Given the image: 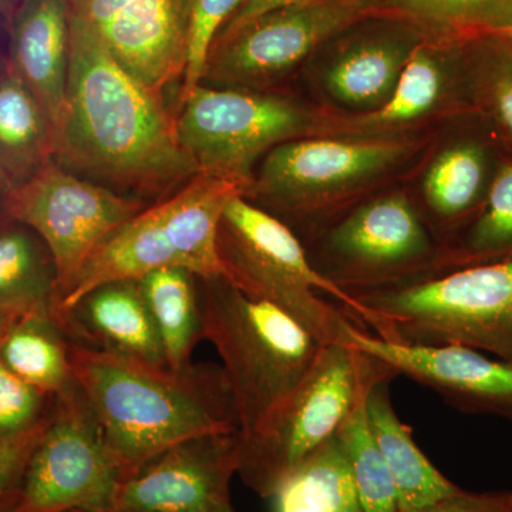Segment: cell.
Masks as SVG:
<instances>
[{
    "mask_svg": "<svg viewBox=\"0 0 512 512\" xmlns=\"http://www.w3.org/2000/svg\"><path fill=\"white\" fill-rule=\"evenodd\" d=\"M376 0H313L265 13L212 46L200 84L259 89L350 28Z\"/></svg>",
    "mask_w": 512,
    "mask_h": 512,
    "instance_id": "8fae6325",
    "label": "cell"
},
{
    "mask_svg": "<svg viewBox=\"0 0 512 512\" xmlns=\"http://www.w3.org/2000/svg\"><path fill=\"white\" fill-rule=\"evenodd\" d=\"M19 315H22V313L0 312V338H2V335L6 332V329L9 328L10 323L18 318Z\"/></svg>",
    "mask_w": 512,
    "mask_h": 512,
    "instance_id": "ab89813d",
    "label": "cell"
},
{
    "mask_svg": "<svg viewBox=\"0 0 512 512\" xmlns=\"http://www.w3.org/2000/svg\"><path fill=\"white\" fill-rule=\"evenodd\" d=\"M349 346L375 357L439 394L460 412L488 414L512 423V365L464 346L387 342L353 325Z\"/></svg>",
    "mask_w": 512,
    "mask_h": 512,
    "instance_id": "2e32d148",
    "label": "cell"
},
{
    "mask_svg": "<svg viewBox=\"0 0 512 512\" xmlns=\"http://www.w3.org/2000/svg\"><path fill=\"white\" fill-rule=\"evenodd\" d=\"M446 69L430 50L416 47L390 99L360 121L365 127H390L420 119L437 106L447 83Z\"/></svg>",
    "mask_w": 512,
    "mask_h": 512,
    "instance_id": "4dcf8cb0",
    "label": "cell"
},
{
    "mask_svg": "<svg viewBox=\"0 0 512 512\" xmlns=\"http://www.w3.org/2000/svg\"><path fill=\"white\" fill-rule=\"evenodd\" d=\"M50 416L23 436L0 439V501L18 500L30 457L49 426Z\"/></svg>",
    "mask_w": 512,
    "mask_h": 512,
    "instance_id": "836d02e7",
    "label": "cell"
},
{
    "mask_svg": "<svg viewBox=\"0 0 512 512\" xmlns=\"http://www.w3.org/2000/svg\"><path fill=\"white\" fill-rule=\"evenodd\" d=\"M15 190V185L12 184L8 174L5 173L2 165H0V215L5 214L6 207H8L10 198H12Z\"/></svg>",
    "mask_w": 512,
    "mask_h": 512,
    "instance_id": "8d00e7d4",
    "label": "cell"
},
{
    "mask_svg": "<svg viewBox=\"0 0 512 512\" xmlns=\"http://www.w3.org/2000/svg\"><path fill=\"white\" fill-rule=\"evenodd\" d=\"M498 147L503 148L485 120L481 131L457 138L437 154L424 177V197L437 220L463 228L473 217L507 156Z\"/></svg>",
    "mask_w": 512,
    "mask_h": 512,
    "instance_id": "d6986e66",
    "label": "cell"
},
{
    "mask_svg": "<svg viewBox=\"0 0 512 512\" xmlns=\"http://www.w3.org/2000/svg\"><path fill=\"white\" fill-rule=\"evenodd\" d=\"M72 16L141 83L164 93L183 82L188 0H70Z\"/></svg>",
    "mask_w": 512,
    "mask_h": 512,
    "instance_id": "5bb4252c",
    "label": "cell"
},
{
    "mask_svg": "<svg viewBox=\"0 0 512 512\" xmlns=\"http://www.w3.org/2000/svg\"><path fill=\"white\" fill-rule=\"evenodd\" d=\"M6 46H8V22L0 16V60L6 57Z\"/></svg>",
    "mask_w": 512,
    "mask_h": 512,
    "instance_id": "f35d334b",
    "label": "cell"
},
{
    "mask_svg": "<svg viewBox=\"0 0 512 512\" xmlns=\"http://www.w3.org/2000/svg\"><path fill=\"white\" fill-rule=\"evenodd\" d=\"M218 252L232 285L274 303L322 345H349L359 303L320 274L284 221L238 195L222 214Z\"/></svg>",
    "mask_w": 512,
    "mask_h": 512,
    "instance_id": "5b68a950",
    "label": "cell"
},
{
    "mask_svg": "<svg viewBox=\"0 0 512 512\" xmlns=\"http://www.w3.org/2000/svg\"><path fill=\"white\" fill-rule=\"evenodd\" d=\"M392 380L386 377L373 384L366 397L367 417L392 477L397 511L417 512L463 488L433 466L414 441L412 429L397 416L390 397Z\"/></svg>",
    "mask_w": 512,
    "mask_h": 512,
    "instance_id": "ffe728a7",
    "label": "cell"
},
{
    "mask_svg": "<svg viewBox=\"0 0 512 512\" xmlns=\"http://www.w3.org/2000/svg\"><path fill=\"white\" fill-rule=\"evenodd\" d=\"M178 141L200 174L251 190L259 157L311 133L318 120L298 101L249 89L198 84L178 101Z\"/></svg>",
    "mask_w": 512,
    "mask_h": 512,
    "instance_id": "ba28073f",
    "label": "cell"
},
{
    "mask_svg": "<svg viewBox=\"0 0 512 512\" xmlns=\"http://www.w3.org/2000/svg\"><path fill=\"white\" fill-rule=\"evenodd\" d=\"M392 367L349 345H323L301 383L271 416L238 433V474L247 487L271 498L289 473L335 436L357 396Z\"/></svg>",
    "mask_w": 512,
    "mask_h": 512,
    "instance_id": "52a82bcc",
    "label": "cell"
},
{
    "mask_svg": "<svg viewBox=\"0 0 512 512\" xmlns=\"http://www.w3.org/2000/svg\"><path fill=\"white\" fill-rule=\"evenodd\" d=\"M202 328L222 360L239 419L254 431L309 372L322 343L274 303L224 278H200Z\"/></svg>",
    "mask_w": 512,
    "mask_h": 512,
    "instance_id": "277c9868",
    "label": "cell"
},
{
    "mask_svg": "<svg viewBox=\"0 0 512 512\" xmlns=\"http://www.w3.org/2000/svg\"><path fill=\"white\" fill-rule=\"evenodd\" d=\"M414 49L409 36L389 29L357 37L330 62L326 89L352 109L379 110L392 96Z\"/></svg>",
    "mask_w": 512,
    "mask_h": 512,
    "instance_id": "44dd1931",
    "label": "cell"
},
{
    "mask_svg": "<svg viewBox=\"0 0 512 512\" xmlns=\"http://www.w3.org/2000/svg\"><path fill=\"white\" fill-rule=\"evenodd\" d=\"M53 160L143 202L163 200L200 174L178 141L163 94L127 72L74 16Z\"/></svg>",
    "mask_w": 512,
    "mask_h": 512,
    "instance_id": "6da1fadb",
    "label": "cell"
},
{
    "mask_svg": "<svg viewBox=\"0 0 512 512\" xmlns=\"http://www.w3.org/2000/svg\"><path fill=\"white\" fill-rule=\"evenodd\" d=\"M0 360L47 396L74 383L69 339L52 312L22 313L0 338Z\"/></svg>",
    "mask_w": 512,
    "mask_h": 512,
    "instance_id": "cb8c5ba5",
    "label": "cell"
},
{
    "mask_svg": "<svg viewBox=\"0 0 512 512\" xmlns=\"http://www.w3.org/2000/svg\"><path fill=\"white\" fill-rule=\"evenodd\" d=\"M144 208L143 201L84 180L52 160L16 188L5 214L45 241L56 265L60 306L100 245Z\"/></svg>",
    "mask_w": 512,
    "mask_h": 512,
    "instance_id": "30bf717a",
    "label": "cell"
},
{
    "mask_svg": "<svg viewBox=\"0 0 512 512\" xmlns=\"http://www.w3.org/2000/svg\"><path fill=\"white\" fill-rule=\"evenodd\" d=\"M26 0H0V16L9 23L16 10L25 3Z\"/></svg>",
    "mask_w": 512,
    "mask_h": 512,
    "instance_id": "74e56055",
    "label": "cell"
},
{
    "mask_svg": "<svg viewBox=\"0 0 512 512\" xmlns=\"http://www.w3.org/2000/svg\"><path fill=\"white\" fill-rule=\"evenodd\" d=\"M306 2H313V0H245L241 8L237 10V13L232 16L231 20L225 25V28L222 29V32L218 35L215 42L234 35L239 29L244 28L249 22L259 18V16L265 15V13Z\"/></svg>",
    "mask_w": 512,
    "mask_h": 512,
    "instance_id": "d590c367",
    "label": "cell"
},
{
    "mask_svg": "<svg viewBox=\"0 0 512 512\" xmlns=\"http://www.w3.org/2000/svg\"><path fill=\"white\" fill-rule=\"evenodd\" d=\"M18 500L0 501V512H15Z\"/></svg>",
    "mask_w": 512,
    "mask_h": 512,
    "instance_id": "60d3db41",
    "label": "cell"
},
{
    "mask_svg": "<svg viewBox=\"0 0 512 512\" xmlns=\"http://www.w3.org/2000/svg\"><path fill=\"white\" fill-rule=\"evenodd\" d=\"M359 326L387 342L464 346L512 365V258L349 293Z\"/></svg>",
    "mask_w": 512,
    "mask_h": 512,
    "instance_id": "3957f363",
    "label": "cell"
},
{
    "mask_svg": "<svg viewBox=\"0 0 512 512\" xmlns=\"http://www.w3.org/2000/svg\"><path fill=\"white\" fill-rule=\"evenodd\" d=\"M70 23V0H26L8 23L9 66L45 107L55 131L66 97Z\"/></svg>",
    "mask_w": 512,
    "mask_h": 512,
    "instance_id": "ac0fdd59",
    "label": "cell"
},
{
    "mask_svg": "<svg viewBox=\"0 0 512 512\" xmlns=\"http://www.w3.org/2000/svg\"><path fill=\"white\" fill-rule=\"evenodd\" d=\"M67 512H86V511H67Z\"/></svg>",
    "mask_w": 512,
    "mask_h": 512,
    "instance_id": "ee69618b",
    "label": "cell"
},
{
    "mask_svg": "<svg viewBox=\"0 0 512 512\" xmlns=\"http://www.w3.org/2000/svg\"><path fill=\"white\" fill-rule=\"evenodd\" d=\"M53 397L10 372L0 360V439L23 436L50 416Z\"/></svg>",
    "mask_w": 512,
    "mask_h": 512,
    "instance_id": "d6a6232c",
    "label": "cell"
},
{
    "mask_svg": "<svg viewBox=\"0 0 512 512\" xmlns=\"http://www.w3.org/2000/svg\"><path fill=\"white\" fill-rule=\"evenodd\" d=\"M138 281L160 336L167 366L181 369L190 365L192 352L204 339L200 276L183 268H164Z\"/></svg>",
    "mask_w": 512,
    "mask_h": 512,
    "instance_id": "d4e9b609",
    "label": "cell"
},
{
    "mask_svg": "<svg viewBox=\"0 0 512 512\" xmlns=\"http://www.w3.org/2000/svg\"><path fill=\"white\" fill-rule=\"evenodd\" d=\"M238 473V433L181 441L120 481L109 512H222Z\"/></svg>",
    "mask_w": 512,
    "mask_h": 512,
    "instance_id": "9a60e30c",
    "label": "cell"
},
{
    "mask_svg": "<svg viewBox=\"0 0 512 512\" xmlns=\"http://www.w3.org/2000/svg\"><path fill=\"white\" fill-rule=\"evenodd\" d=\"M244 185L197 174L110 235L84 265L56 315L97 286L143 278L164 268H183L200 278L227 279L218 252V228Z\"/></svg>",
    "mask_w": 512,
    "mask_h": 512,
    "instance_id": "8992f818",
    "label": "cell"
},
{
    "mask_svg": "<svg viewBox=\"0 0 512 512\" xmlns=\"http://www.w3.org/2000/svg\"><path fill=\"white\" fill-rule=\"evenodd\" d=\"M56 131L39 99L0 60V165L22 187L55 157Z\"/></svg>",
    "mask_w": 512,
    "mask_h": 512,
    "instance_id": "7402d4cb",
    "label": "cell"
},
{
    "mask_svg": "<svg viewBox=\"0 0 512 512\" xmlns=\"http://www.w3.org/2000/svg\"><path fill=\"white\" fill-rule=\"evenodd\" d=\"M386 5L458 43L512 29V0H386Z\"/></svg>",
    "mask_w": 512,
    "mask_h": 512,
    "instance_id": "f546056e",
    "label": "cell"
},
{
    "mask_svg": "<svg viewBox=\"0 0 512 512\" xmlns=\"http://www.w3.org/2000/svg\"><path fill=\"white\" fill-rule=\"evenodd\" d=\"M119 483L96 414L74 382L53 397L15 512H109Z\"/></svg>",
    "mask_w": 512,
    "mask_h": 512,
    "instance_id": "9c48e42d",
    "label": "cell"
},
{
    "mask_svg": "<svg viewBox=\"0 0 512 512\" xmlns=\"http://www.w3.org/2000/svg\"><path fill=\"white\" fill-rule=\"evenodd\" d=\"M245 0H188L187 64L178 101L201 83L212 46Z\"/></svg>",
    "mask_w": 512,
    "mask_h": 512,
    "instance_id": "1f68e13d",
    "label": "cell"
},
{
    "mask_svg": "<svg viewBox=\"0 0 512 512\" xmlns=\"http://www.w3.org/2000/svg\"><path fill=\"white\" fill-rule=\"evenodd\" d=\"M222 512H235V511H234V508H232V505H229V507L225 508V510Z\"/></svg>",
    "mask_w": 512,
    "mask_h": 512,
    "instance_id": "7bdbcfd3",
    "label": "cell"
},
{
    "mask_svg": "<svg viewBox=\"0 0 512 512\" xmlns=\"http://www.w3.org/2000/svg\"><path fill=\"white\" fill-rule=\"evenodd\" d=\"M512 258V157L505 156L473 217L448 249L451 269Z\"/></svg>",
    "mask_w": 512,
    "mask_h": 512,
    "instance_id": "4316f807",
    "label": "cell"
},
{
    "mask_svg": "<svg viewBox=\"0 0 512 512\" xmlns=\"http://www.w3.org/2000/svg\"><path fill=\"white\" fill-rule=\"evenodd\" d=\"M437 245L412 202L386 195L356 208L326 229L316 269L343 291L402 285L429 264Z\"/></svg>",
    "mask_w": 512,
    "mask_h": 512,
    "instance_id": "7c38bea8",
    "label": "cell"
},
{
    "mask_svg": "<svg viewBox=\"0 0 512 512\" xmlns=\"http://www.w3.org/2000/svg\"><path fill=\"white\" fill-rule=\"evenodd\" d=\"M271 498L274 512H363L336 436L293 468Z\"/></svg>",
    "mask_w": 512,
    "mask_h": 512,
    "instance_id": "484cf974",
    "label": "cell"
},
{
    "mask_svg": "<svg viewBox=\"0 0 512 512\" xmlns=\"http://www.w3.org/2000/svg\"><path fill=\"white\" fill-rule=\"evenodd\" d=\"M474 110L487 120L512 157V43L481 36L466 43Z\"/></svg>",
    "mask_w": 512,
    "mask_h": 512,
    "instance_id": "83f0119b",
    "label": "cell"
},
{
    "mask_svg": "<svg viewBox=\"0 0 512 512\" xmlns=\"http://www.w3.org/2000/svg\"><path fill=\"white\" fill-rule=\"evenodd\" d=\"M500 37H503V39L508 40V42L512 43V29L508 30L507 33H504V35H501Z\"/></svg>",
    "mask_w": 512,
    "mask_h": 512,
    "instance_id": "b9f144b4",
    "label": "cell"
},
{
    "mask_svg": "<svg viewBox=\"0 0 512 512\" xmlns=\"http://www.w3.org/2000/svg\"><path fill=\"white\" fill-rule=\"evenodd\" d=\"M407 147L390 138H296L266 154L252 188L282 208L315 210L332 192L355 187L399 163Z\"/></svg>",
    "mask_w": 512,
    "mask_h": 512,
    "instance_id": "4fadbf2b",
    "label": "cell"
},
{
    "mask_svg": "<svg viewBox=\"0 0 512 512\" xmlns=\"http://www.w3.org/2000/svg\"><path fill=\"white\" fill-rule=\"evenodd\" d=\"M59 308L55 261L28 225L0 215V312H52Z\"/></svg>",
    "mask_w": 512,
    "mask_h": 512,
    "instance_id": "603a6c76",
    "label": "cell"
},
{
    "mask_svg": "<svg viewBox=\"0 0 512 512\" xmlns=\"http://www.w3.org/2000/svg\"><path fill=\"white\" fill-rule=\"evenodd\" d=\"M417 512H512V491L470 493L461 490Z\"/></svg>",
    "mask_w": 512,
    "mask_h": 512,
    "instance_id": "e575fe53",
    "label": "cell"
},
{
    "mask_svg": "<svg viewBox=\"0 0 512 512\" xmlns=\"http://www.w3.org/2000/svg\"><path fill=\"white\" fill-rule=\"evenodd\" d=\"M73 379L99 421L120 481L181 441L239 433L221 366H153L69 340Z\"/></svg>",
    "mask_w": 512,
    "mask_h": 512,
    "instance_id": "7a4b0ae2",
    "label": "cell"
},
{
    "mask_svg": "<svg viewBox=\"0 0 512 512\" xmlns=\"http://www.w3.org/2000/svg\"><path fill=\"white\" fill-rule=\"evenodd\" d=\"M70 342L153 366H167L140 281L107 282L56 316ZM168 367V366H167Z\"/></svg>",
    "mask_w": 512,
    "mask_h": 512,
    "instance_id": "e0dca14e",
    "label": "cell"
},
{
    "mask_svg": "<svg viewBox=\"0 0 512 512\" xmlns=\"http://www.w3.org/2000/svg\"><path fill=\"white\" fill-rule=\"evenodd\" d=\"M373 384L357 396L335 436L348 460L362 511L399 512L389 468L367 417L366 397Z\"/></svg>",
    "mask_w": 512,
    "mask_h": 512,
    "instance_id": "f1b7e54d",
    "label": "cell"
}]
</instances>
